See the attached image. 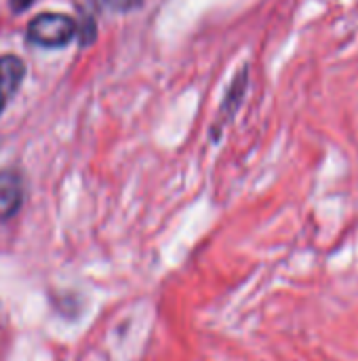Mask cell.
<instances>
[{
  "label": "cell",
  "mask_w": 358,
  "mask_h": 361,
  "mask_svg": "<svg viewBox=\"0 0 358 361\" xmlns=\"http://www.w3.org/2000/svg\"><path fill=\"white\" fill-rule=\"evenodd\" d=\"M78 34L76 21L65 13H40L27 23V40L44 49H61Z\"/></svg>",
  "instance_id": "1"
},
{
  "label": "cell",
  "mask_w": 358,
  "mask_h": 361,
  "mask_svg": "<svg viewBox=\"0 0 358 361\" xmlns=\"http://www.w3.org/2000/svg\"><path fill=\"white\" fill-rule=\"evenodd\" d=\"M32 2H34V0H8V4H11V8H13L15 13H21V11H25V8H30Z\"/></svg>",
  "instance_id": "5"
},
{
  "label": "cell",
  "mask_w": 358,
  "mask_h": 361,
  "mask_svg": "<svg viewBox=\"0 0 358 361\" xmlns=\"http://www.w3.org/2000/svg\"><path fill=\"white\" fill-rule=\"evenodd\" d=\"M106 8L116 11V13H127L137 6H141V0H99Z\"/></svg>",
  "instance_id": "4"
},
{
  "label": "cell",
  "mask_w": 358,
  "mask_h": 361,
  "mask_svg": "<svg viewBox=\"0 0 358 361\" xmlns=\"http://www.w3.org/2000/svg\"><path fill=\"white\" fill-rule=\"evenodd\" d=\"M245 89H247V70H243V72L236 76V80L232 82V87H230V91H228V95H226V102H224V106H222L224 121H228V118L236 112V108L241 106V99H243V95H245Z\"/></svg>",
  "instance_id": "3"
},
{
  "label": "cell",
  "mask_w": 358,
  "mask_h": 361,
  "mask_svg": "<svg viewBox=\"0 0 358 361\" xmlns=\"http://www.w3.org/2000/svg\"><path fill=\"white\" fill-rule=\"evenodd\" d=\"M8 99H11V95L0 87V114L4 112V108H6V104H8Z\"/></svg>",
  "instance_id": "6"
},
{
  "label": "cell",
  "mask_w": 358,
  "mask_h": 361,
  "mask_svg": "<svg viewBox=\"0 0 358 361\" xmlns=\"http://www.w3.org/2000/svg\"><path fill=\"white\" fill-rule=\"evenodd\" d=\"M21 199H23V186L19 173L13 169L0 171V222L13 218L19 212Z\"/></svg>",
  "instance_id": "2"
}]
</instances>
